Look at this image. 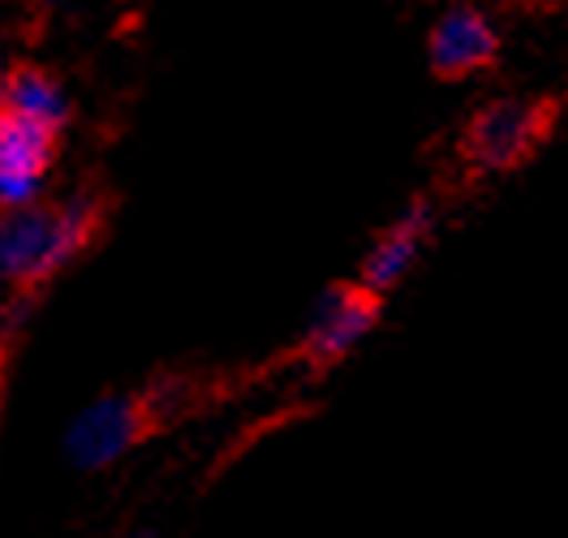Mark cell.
Returning <instances> with one entry per match:
<instances>
[{
  "label": "cell",
  "mask_w": 568,
  "mask_h": 538,
  "mask_svg": "<svg viewBox=\"0 0 568 538\" xmlns=\"http://www.w3.org/2000/svg\"><path fill=\"white\" fill-rule=\"evenodd\" d=\"M207 400V384H199L194 375H155L151 384L130 393H104L65 427L61 453L78 474H100L121 466L134 448L178 427Z\"/></svg>",
  "instance_id": "cell-1"
},
{
  "label": "cell",
  "mask_w": 568,
  "mask_h": 538,
  "mask_svg": "<svg viewBox=\"0 0 568 538\" xmlns=\"http://www.w3.org/2000/svg\"><path fill=\"white\" fill-rule=\"evenodd\" d=\"M100 233V199L70 194L61 203H27L0 212V285L36 293L65 272Z\"/></svg>",
  "instance_id": "cell-2"
},
{
  "label": "cell",
  "mask_w": 568,
  "mask_h": 538,
  "mask_svg": "<svg viewBox=\"0 0 568 538\" xmlns=\"http://www.w3.org/2000/svg\"><path fill=\"white\" fill-rule=\"evenodd\" d=\"M560 125V100L508 95L483 104L457 134V164L469 181L508 177L526 169Z\"/></svg>",
  "instance_id": "cell-3"
},
{
  "label": "cell",
  "mask_w": 568,
  "mask_h": 538,
  "mask_svg": "<svg viewBox=\"0 0 568 538\" xmlns=\"http://www.w3.org/2000/svg\"><path fill=\"white\" fill-rule=\"evenodd\" d=\"M384 306H388V297L366 288L362 281H336L332 288H323L320 302L311 306V315L297 332L293 358L311 370L341 366L379 327Z\"/></svg>",
  "instance_id": "cell-4"
},
{
  "label": "cell",
  "mask_w": 568,
  "mask_h": 538,
  "mask_svg": "<svg viewBox=\"0 0 568 538\" xmlns=\"http://www.w3.org/2000/svg\"><path fill=\"white\" fill-rule=\"evenodd\" d=\"M504 57L499 27L478 4H453L426 31V70L435 82H469L496 70Z\"/></svg>",
  "instance_id": "cell-5"
},
{
  "label": "cell",
  "mask_w": 568,
  "mask_h": 538,
  "mask_svg": "<svg viewBox=\"0 0 568 538\" xmlns=\"http://www.w3.org/2000/svg\"><path fill=\"white\" fill-rule=\"evenodd\" d=\"M435 229H439V207L430 203V199H414L405 212L392 215V224L371 242V251L362 254V263H357V276L366 288H375V293H396V288L405 285V276L418 267V258L426 254L430 246V237H435Z\"/></svg>",
  "instance_id": "cell-6"
},
{
  "label": "cell",
  "mask_w": 568,
  "mask_h": 538,
  "mask_svg": "<svg viewBox=\"0 0 568 538\" xmlns=\"http://www.w3.org/2000/svg\"><path fill=\"white\" fill-rule=\"evenodd\" d=\"M57 130L0 108V212L39 203L48 190V169L57 160Z\"/></svg>",
  "instance_id": "cell-7"
},
{
  "label": "cell",
  "mask_w": 568,
  "mask_h": 538,
  "mask_svg": "<svg viewBox=\"0 0 568 538\" xmlns=\"http://www.w3.org/2000/svg\"><path fill=\"white\" fill-rule=\"evenodd\" d=\"M0 108L36 121L43 130H57V134L70 125V112H73L65 87L52 73L31 70V65L27 70L0 73Z\"/></svg>",
  "instance_id": "cell-8"
},
{
  "label": "cell",
  "mask_w": 568,
  "mask_h": 538,
  "mask_svg": "<svg viewBox=\"0 0 568 538\" xmlns=\"http://www.w3.org/2000/svg\"><path fill=\"white\" fill-rule=\"evenodd\" d=\"M43 4H48V9H65L70 0H43Z\"/></svg>",
  "instance_id": "cell-9"
}]
</instances>
